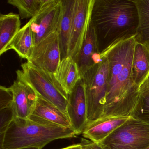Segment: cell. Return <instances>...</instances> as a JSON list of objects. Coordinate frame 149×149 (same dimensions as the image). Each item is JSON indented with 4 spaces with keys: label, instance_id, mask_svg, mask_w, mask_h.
Listing matches in <instances>:
<instances>
[{
    "label": "cell",
    "instance_id": "1",
    "mask_svg": "<svg viewBox=\"0 0 149 149\" xmlns=\"http://www.w3.org/2000/svg\"><path fill=\"white\" fill-rule=\"evenodd\" d=\"M135 43V36L116 44L101 55L107 58L109 71L102 117L130 116L138 101L139 88L132 77Z\"/></svg>",
    "mask_w": 149,
    "mask_h": 149
},
{
    "label": "cell",
    "instance_id": "2",
    "mask_svg": "<svg viewBox=\"0 0 149 149\" xmlns=\"http://www.w3.org/2000/svg\"><path fill=\"white\" fill-rule=\"evenodd\" d=\"M90 20L101 55L116 44L136 36L139 14L134 0H94Z\"/></svg>",
    "mask_w": 149,
    "mask_h": 149
},
{
    "label": "cell",
    "instance_id": "3",
    "mask_svg": "<svg viewBox=\"0 0 149 149\" xmlns=\"http://www.w3.org/2000/svg\"><path fill=\"white\" fill-rule=\"evenodd\" d=\"M77 136L73 128L63 127L31 116L15 118L6 131L0 134V149L35 147L42 149L52 141Z\"/></svg>",
    "mask_w": 149,
    "mask_h": 149
},
{
    "label": "cell",
    "instance_id": "4",
    "mask_svg": "<svg viewBox=\"0 0 149 149\" xmlns=\"http://www.w3.org/2000/svg\"><path fill=\"white\" fill-rule=\"evenodd\" d=\"M101 58L82 76L87 103V124L99 119L103 114L109 71L106 56H102Z\"/></svg>",
    "mask_w": 149,
    "mask_h": 149
},
{
    "label": "cell",
    "instance_id": "5",
    "mask_svg": "<svg viewBox=\"0 0 149 149\" xmlns=\"http://www.w3.org/2000/svg\"><path fill=\"white\" fill-rule=\"evenodd\" d=\"M16 71L17 79L28 84L37 95L55 105L67 115L68 95L56 81L54 74L27 61Z\"/></svg>",
    "mask_w": 149,
    "mask_h": 149
},
{
    "label": "cell",
    "instance_id": "6",
    "mask_svg": "<svg viewBox=\"0 0 149 149\" xmlns=\"http://www.w3.org/2000/svg\"><path fill=\"white\" fill-rule=\"evenodd\" d=\"M99 144L103 149H146L149 125L130 117Z\"/></svg>",
    "mask_w": 149,
    "mask_h": 149
},
{
    "label": "cell",
    "instance_id": "7",
    "mask_svg": "<svg viewBox=\"0 0 149 149\" xmlns=\"http://www.w3.org/2000/svg\"><path fill=\"white\" fill-rule=\"evenodd\" d=\"M62 14V0H48L40 13L29 20L35 46L51 34L58 32Z\"/></svg>",
    "mask_w": 149,
    "mask_h": 149
},
{
    "label": "cell",
    "instance_id": "8",
    "mask_svg": "<svg viewBox=\"0 0 149 149\" xmlns=\"http://www.w3.org/2000/svg\"><path fill=\"white\" fill-rule=\"evenodd\" d=\"M61 61L58 32L49 36L35 46L28 61L36 67L54 74Z\"/></svg>",
    "mask_w": 149,
    "mask_h": 149
},
{
    "label": "cell",
    "instance_id": "9",
    "mask_svg": "<svg viewBox=\"0 0 149 149\" xmlns=\"http://www.w3.org/2000/svg\"><path fill=\"white\" fill-rule=\"evenodd\" d=\"M94 0H76L68 56L76 61L90 20Z\"/></svg>",
    "mask_w": 149,
    "mask_h": 149
},
{
    "label": "cell",
    "instance_id": "10",
    "mask_svg": "<svg viewBox=\"0 0 149 149\" xmlns=\"http://www.w3.org/2000/svg\"><path fill=\"white\" fill-rule=\"evenodd\" d=\"M67 115L77 135L82 134L87 124V108L83 79L68 95Z\"/></svg>",
    "mask_w": 149,
    "mask_h": 149
},
{
    "label": "cell",
    "instance_id": "11",
    "mask_svg": "<svg viewBox=\"0 0 149 149\" xmlns=\"http://www.w3.org/2000/svg\"><path fill=\"white\" fill-rule=\"evenodd\" d=\"M10 88L13 94L12 108L14 118H29L34 110L37 94L28 84L18 79Z\"/></svg>",
    "mask_w": 149,
    "mask_h": 149
},
{
    "label": "cell",
    "instance_id": "12",
    "mask_svg": "<svg viewBox=\"0 0 149 149\" xmlns=\"http://www.w3.org/2000/svg\"><path fill=\"white\" fill-rule=\"evenodd\" d=\"M101 59L95 32L90 20L83 42L76 60L81 78L88 70Z\"/></svg>",
    "mask_w": 149,
    "mask_h": 149
},
{
    "label": "cell",
    "instance_id": "13",
    "mask_svg": "<svg viewBox=\"0 0 149 149\" xmlns=\"http://www.w3.org/2000/svg\"><path fill=\"white\" fill-rule=\"evenodd\" d=\"M130 117L100 118L87 125L82 133L83 136L92 142L99 143L124 123Z\"/></svg>",
    "mask_w": 149,
    "mask_h": 149
},
{
    "label": "cell",
    "instance_id": "14",
    "mask_svg": "<svg viewBox=\"0 0 149 149\" xmlns=\"http://www.w3.org/2000/svg\"><path fill=\"white\" fill-rule=\"evenodd\" d=\"M54 74L56 81L68 95L82 78L77 63L69 56L61 61Z\"/></svg>",
    "mask_w": 149,
    "mask_h": 149
},
{
    "label": "cell",
    "instance_id": "15",
    "mask_svg": "<svg viewBox=\"0 0 149 149\" xmlns=\"http://www.w3.org/2000/svg\"><path fill=\"white\" fill-rule=\"evenodd\" d=\"M76 0H62V14L58 33L61 60L68 56Z\"/></svg>",
    "mask_w": 149,
    "mask_h": 149
},
{
    "label": "cell",
    "instance_id": "16",
    "mask_svg": "<svg viewBox=\"0 0 149 149\" xmlns=\"http://www.w3.org/2000/svg\"><path fill=\"white\" fill-rule=\"evenodd\" d=\"M31 116L63 127L72 128L68 115L58 107L38 95L34 110Z\"/></svg>",
    "mask_w": 149,
    "mask_h": 149
},
{
    "label": "cell",
    "instance_id": "17",
    "mask_svg": "<svg viewBox=\"0 0 149 149\" xmlns=\"http://www.w3.org/2000/svg\"><path fill=\"white\" fill-rule=\"evenodd\" d=\"M149 75V49L136 41L132 68V81L140 88Z\"/></svg>",
    "mask_w": 149,
    "mask_h": 149
},
{
    "label": "cell",
    "instance_id": "18",
    "mask_svg": "<svg viewBox=\"0 0 149 149\" xmlns=\"http://www.w3.org/2000/svg\"><path fill=\"white\" fill-rule=\"evenodd\" d=\"M20 19L13 13L0 15V55L8 51L9 44L21 29Z\"/></svg>",
    "mask_w": 149,
    "mask_h": 149
},
{
    "label": "cell",
    "instance_id": "19",
    "mask_svg": "<svg viewBox=\"0 0 149 149\" xmlns=\"http://www.w3.org/2000/svg\"><path fill=\"white\" fill-rule=\"evenodd\" d=\"M34 47L33 35L29 21L21 28L12 40L8 49H13L20 57L28 61L33 54Z\"/></svg>",
    "mask_w": 149,
    "mask_h": 149
},
{
    "label": "cell",
    "instance_id": "20",
    "mask_svg": "<svg viewBox=\"0 0 149 149\" xmlns=\"http://www.w3.org/2000/svg\"><path fill=\"white\" fill-rule=\"evenodd\" d=\"M134 1L139 14V23L135 40L149 49V0H134Z\"/></svg>",
    "mask_w": 149,
    "mask_h": 149
},
{
    "label": "cell",
    "instance_id": "21",
    "mask_svg": "<svg viewBox=\"0 0 149 149\" xmlns=\"http://www.w3.org/2000/svg\"><path fill=\"white\" fill-rule=\"evenodd\" d=\"M48 0H8V4L18 8L22 19L33 18L47 3Z\"/></svg>",
    "mask_w": 149,
    "mask_h": 149
},
{
    "label": "cell",
    "instance_id": "22",
    "mask_svg": "<svg viewBox=\"0 0 149 149\" xmlns=\"http://www.w3.org/2000/svg\"><path fill=\"white\" fill-rule=\"evenodd\" d=\"M130 116L149 125V93L141 92Z\"/></svg>",
    "mask_w": 149,
    "mask_h": 149
},
{
    "label": "cell",
    "instance_id": "23",
    "mask_svg": "<svg viewBox=\"0 0 149 149\" xmlns=\"http://www.w3.org/2000/svg\"><path fill=\"white\" fill-rule=\"evenodd\" d=\"M13 94L10 87H0V110L12 107Z\"/></svg>",
    "mask_w": 149,
    "mask_h": 149
},
{
    "label": "cell",
    "instance_id": "24",
    "mask_svg": "<svg viewBox=\"0 0 149 149\" xmlns=\"http://www.w3.org/2000/svg\"><path fill=\"white\" fill-rule=\"evenodd\" d=\"M0 134L4 133L14 118L12 107L0 110Z\"/></svg>",
    "mask_w": 149,
    "mask_h": 149
},
{
    "label": "cell",
    "instance_id": "25",
    "mask_svg": "<svg viewBox=\"0 0 149 149\" xmlns=\"http://www.w3.org/2000/svg\"><path fill=\"white\" fill-rule=\"evenodd\" d=\"M80 144L81 149H103L100 144L92 142L85 138H81Z\"/></svg>",
    "mask_w": 149,
    "mask_h": 149
},
{
    "label": "cell",
    "instance_id": "26",
    "mask_svg": "<svg viewBox=\"0 0 149 149\" xmlns=\"http://www.w3.org/2000/svg\"><path fill=\"white\" fill-rule=\"evenodd\" d=\"M140 93L141 92H146L149 93V75L144 82L142 84L139 88Z\"/></svg>",
    "mask_w": 149,
    "mask_h": 149
},
{
    "label": "cell",
    "instance_id": "27",
    "mask_svg": "<svg viewBox=\"0 0 149 149\" xmlns=\"http://www.w3.org/2000/svg\"><path fill=\"white\" fill-rule=\"evenodd\" d=\"M61 149H81V147L80 143H78L69 146Z\"/></svg>",
    "mask_w": 149,
    "mask_h": 149
},
{
    "label": "cell",
    "instance_id": "28",
    "mask_svg": "<svg viewBox=\"0 0 149 149\" xmlns=\"http://www.w3.org/2000/svg\"><path fill=\"white\" fill-rule=\"evenodd\" d=\"M39 149L38 148H35V147H29V148H22V149Z\"/></svg>",
    "mask_w": 149,
    "mask_h": 149
},
{
    "label": "cell",
    "instance_id": "29",
    "mask_svg": "<svg viewBox=\"0 0 149 149\" xmlns=\"http://www.w3.org/2000/svg\"><path fill=\"white\" fill-rule=\"evenodd\" d=\"M146 149H149V147H147V148H146Z\"/></svg>",
    "mask_w": 149,
    "mask_h": 149
}]
</instances>
